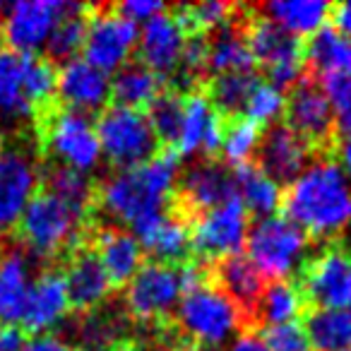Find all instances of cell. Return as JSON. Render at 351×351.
I'll return each instance as SVG.
<instances>
[{
    "label": "cell",
    "mask_w": 351,
    "mask_h": 351,
    "mask_svg": "<svg viewBox=\"0 0 351 351\" xmlns=\"http://www.w3.org/2000/svg\"><path fill=\"white\" fill-rule=\"evenodd\" d=\"M186 39L188 34L176 15L161 12V15L152 17L145 22V27L140 29V39H137L140 63L159 77L178 73Z\"/></svg>",
    "instance_id": "obj_19"
},
{
    "label": "cell",
    "mask_w": 351,
    "mask_h": 351,
    "mask_svg": "<svg viewBox=\"0 0 351 351\" xmlns=\"http://www.w3.org/2000/svg\"><path fill=\"white\" fill-rule=\"evenodd\" d=\"M99 351H132V346H128V344H118V346H111V349H99Z\"/></svg>",
    "instance_id": "obj_51"
},
{
    "label": "cell",
    "mask_w": 351,
    "mask_h": 351,
    "mask_svg": "<svg viewBox=\"0 0 351 351\" xmlns=\"http://www.w3.org/2000/svg\"><path fill=\"white\" fill-rule=\"evenodd\" d=\"M94 128L101 154L118 166V171L135 169L159 154V140L145 111L113 104L99 113Z\"/></svg>",
    "instance_id": "obj_7"
},
{
    "label": "cell",
    "mask_w": 351,
    "mask_h": 351,
    "mask_svg": "<svg viewBox=\"0 0 351 351\" xmlns=\"http://www.w3.org/2000/svg\"><path fill=\"white\" fill-rule=\"evenodd\" d=\"M308 245L311 239L306 231L284 215L258 219L245 239L250 265L263 274V279L267 277L272 282H282L306 265Z\"/></svg>",
    "instance_id": "obj_6"
},
{
    "label": "cell",
    "mask_w": 351,
    "mask_h": 351,
    "mask_svg": "<svg viewBox=\"0 0 351 351\" xmlns=\"http://www.w3.org/2000/svg\"><path fill=\"white\" fill-rule=\"evenodd\" d=\"M263 339L269 346V351H313L306 327L298 320L287 322V325L265 327Z\"/></svg>",
    "instance_id": "obj_43"
},
{
    "label": "cell",
    "mask_w": 351,
    "mask_h": 351,
    "mask_svg": "<svg viewBox=\"0 0 351 351\" xmlns=\"http://www.w3.org/2000/svg\"><path fill=\"white\" fill-rule=\"evenodd\" d=\"M34 116L27 97V53L0 51V121L20 125Z\"/></svg>",
    "instance_id": "obj_25"
},
{
    "label": "cell",
    "mask_w": 351,
    "mask_h": 351,
    "mask_svg": "<svg viewBox=\"0 0 351 351\" xmlns=\"http://www.w3.org/2000/svg\"><path fill=\"white\" fill-rule=\"evenodd\" d=\"M73 3L63 0H20L12 3L3 12V39L12 46L15 53L36 56V51L44 49L51 32L56 29L65 12L73 10Z\"/></svg>",
    "instance_id": "obj_13"
},
{
    "label": "cell",
    "mask_w": 351,
    "mask_h": 351,
    "mask_svg": "<svg viewBox=\"0 0 351 351\" xmlns=\"http://www.w3.org/2000/svg\"><path fill=\"white\" fill-rule=\"evenodd\" d=\"M332 20H335V27L341 32V34L351 36V0L349 3H339V5L332 8Z\"/></svg>",
    "instance_id": "obj_50"
},
{
    "label": "cell",
    "mask_w": 351,
    "mask_h": 351,
    "mask_svg": "<svg viewBox=\"0 0 351 351\" xmlns=\"http://www.w3.org/2000/svg\"><path fill=\"white\" fill-rule=\"evenodd\" d=\"M183 101L186 97L178 92H161L154 101L149 104V118L152 130H154L156 140L166 142L169 149H173L178 135H181V123H183Z\"/></svg>",
    "instance_id": "obj_41"
},
{
    "label": "cell",
    "mask_w": 351,
    "mask_h": 351,
    "mask_svg": "<svg viewBox=\"0 0 351 351\" xmlns=\"http://www.w3.org/2000/svg\"><path fill=\"white\" fill-rule=\"evenodd\" d=\"M41 178H44L46 193L58 197L70 210H75L87 219L94 202H97V191H94V183L87 173L70 169V166L56 164L51 169H46V173Z\"/></svg>",
    "instance_id": "obj_33"
},
{
    "label": "cell",
    "mask_w": 351,
    "mask_h": 351,
    "mask_svg": "<svg viewBox=\"0 0 351 351\" xmlns=\"http://www.w3.org/2000/svg\"><path fill=\"white\" fill-rule=\"evenodd\" d=\"M313 147L296 135L291 128L272 125L258 145V166L277 183H291L308 164H311Z\"/></svg>",
    "instance_id": "obj_22"
},
{
    "label": "cell",
    "mask_w": 351,
    "mask_h": 351,
    "mask_svg": "<svg viewBox=\"0 0 351 351\" xmlns=\"http://www.w3.org/2000/svg\"><path fill=\"white\" fill-rule=\"evenodd\" d=\"M248 320L245 313L212 282H202L186 291L176 306L178 332L197 344V349H215L234 339L239 327Z\"/></svg>",
    "instance_id": "obj_4"
},
{
    "label": "cell",
    "mask_w": 351,
    "mask_h": 351,
    "mask_svg": "<svg viewBox=\"0 0 351 351\" xmlns=\"http://www.w3.org/2000/svg\"><path fill=\"white\" fill-rule=\"evenodd\" d=\"M56 94L65 108L89 116L92 111L106 106L111 99V77L84 58H73L56 73Z\"/></svg>",
    "instance_id": "obj_18"
},
{
    "label": "cell",
    "mask_w": 351,
    "mask_h": 351,
    "mask_svg": "<svg viewBox=\"0 0 351 351\" xmlns=\"http://www.w3.org/2000/svg\"><path fill=\"white\" fill-rule=\"evenodd\" d=\"M226 351H269V346L265 344L263 335H258L255 330H245L231 339Z\"/></svg>",
    "instance_id": "obj_48"
},
{
    "label": "cell",
    "mask_w": 351,
    "mask_h": 351,
    "mask_svg": "<svg viewBox=\"0 0 351 351\" xmlns=\"http://www.w3.org/2000/svg\"><path fill=\"white\" fill-rule=\"evenodd\" d=\"M41 181L34 156L20 149L0 154V234L17 229Z\"/></svg>",
    "instance_id": "obj_15"
},
{
    "label": "cell",
    "mask_w": 351,
    "mask_h": 351,
    "mask_svg": "<svg viewBox=\"0 0 351 351\" xmlns=\"http://www.w3.org/2000/svg\"><path fill=\"white\" fill-rule=\"evenodd\" d=\"M0 154H3V140H0Z\"/></svg>",
    "instance_id": "obj_54"
},
{
    "label": "cell",
    "mask_w": 351,
    "mask_h": 351,
    "mask_svg": "<svg viewBox=\"0 0 351 351\" xmlns=\"http://www.w3.org/2000/svg\"><path fill=\"white\" fill-rule=\"evenodd\" d=\"M84 34H87V17H84V8L75 5L70 12H65L63 20L56 25L51 32L49 41H46V53L49 60H68L77 58V51L84 46Z\"/></svg>",
    "instance_id": "obj_36"
},
{
    "label": "cell",
    "mask_w": 351,
    "mask_h": 351,
    "mask_svg": "<svg viewBox=\"0 0 351 351\" xmlns=\"http://www.w3.org/2000/svg\"><path fill=\"white\" fill-rule=\"evenodd\" d=\"M303 327L313 351H344L351 346V311L313 308Z\"/></svg>",
    "instance_id": "obj_35"
},
{
    "label": "cell",
    "mask_w": 351,
    "mask_h": 351,
    "mask_svg": "<svg viewBox=\"0 0 351 351\" xmlns=\"http://www.w3.org/2000/svg\"><path fill=\"white\" fill-rule=\"evenodd\" d=\"M130 231L140 241L142 250L154 258V263L183 265L193 250L191 221L181 212H156L135 221Z\"/></svg>",
    "instance_id": "obj_17"
},
{
    "label": "cell",
    "mask_w": 351,
    "mask_h": 351,
    "mask_svg": "<svg viewBox=\"0 0 351 351\" xmlns=\"http://www.w3.org/2000/svg\"><path fill=\"white\" fill-rule=\"evenodd\" d=\"M212 274H215V287L221 289L248 317V313H253L255 303H258L260 293L265 289L263 274L243 255H234V258L215 263Z\"/></svg>",
    "instance_id": "obj_28"
},
{
    "label": "cell",
    "mask_w": 351,
    "mask_h": 351,
    "mask_svg": "<svg viewBox=\"0 0 351 351\" xmlns=\"http://www.w3.org/2000/svg\"><path fill=\"white\" fill-rule=\"evenodd\" d=\"M258 84L253 73H226L217 75L210 84V101L221 116H241L250 92Z\"/></svg>",
    "instance_id": "obj_37"
},
{
    "label": "cell",
    "mask_w": 351,
    "mask_h": 351,
    "mask_svg": "<svg viewBox=\"0 0 351 351\" xmlns=\"http://www.w3.org/2000/svg\"><path fill=\"white\" fill-rule=\"evenodd\" d=\"M236 197L234 171L217 159L195 161L178 178V212L188 221Z\"/></svg>",
    "instance_id": "obj_14"
},
{
    "label": "cell",
    "mask_w": 351,
    "mask_h": 351,
    "mask_svg": "<svg viewBox=\"0 0 351 351\" xmlns=\"http://www.w3.org/2000/svg\"><path fill=\"white\" fill-rule=\"evenodd\" d=\"M284 212L315 239H332L351 226V178L332 159L311 161L287 186Z\"/></svg>",
    "instance_id": "obj_1"
},
{
    "label": "cell",
    "mask_w": 351,
    "mask_h": 351,
    "mask_svg": "<svg viewBox=\"0 0 351 351\" xmlns=\"http://www.w3.org/2000/svg\"><path fill=\"white\" fill-rule=\"evenodd\" d=\"M287 125L313 149H325L335 137V113L325 92L311 80H301L287 97Z\"/></svg>",
    "instance_id": "obj_16"
},
{
    "label": "cell",
    "mask_w": 351,
    "mask_h": 351,
    "mask_svg": "<svg viewBox=\"0 0 351 351\" xmlns=\"http://www.w3.org/2000/svg\"><path fill=\"white\" fill-rule=\"evenodd\" d=\"M3 41H5V39H3V29H0V46H3Z\"/></svg>",
    "instance_id": "obj_52"
},
{
    "label": "cell",
    "mask_w": 351,
    "mask_h": 351,
    "mask_svg": "<svg viewBox=\"0 0 351 351\" xmlns=\"http://www.w3.org/2000/svg\"><path fill=\"white\" fill-rule=\"evenodd\" d=\"M284 106H287L284 89L274 87L272 82L258 80V84H255L253 92H250L241 116L248 118V121L255 123V125H267V123H274L279 116H282Z\"/></svg>",
    "instance_id": "obj_42"
},
{
    "label": "cell",
    "mask_w": 351,
    "mask_h": 351,
    "mask_svg": "<svg viewBox=\"0 0 351 351\" xmlns=\"http://www.w3.org/2000/svg\"><path fill=\"white\" fill-rule=\"evenodd\" d=\"M116 10L137 25V22H147V20H152V17L166 12V5L159 3V0H125V3L116 5Z\"/></svg>",
    "instance_id": "obj_45"
},
{
    "label": "cell",
    "mask_w": 351,
    "mask_h": 351,
    "mask_svg": "<svg viewBox=\"0 0 351 351\" xmlns=\"http://www.w3.org/2000/svg\"><path fill=\"white\" fill-rule=\"evenodd\" d=\"M195 265L147 263L125 287V311L140 322H164L186 291L205 282Z\"/></svg>",
    "instance_id": "obj_3"
},
{
    "label": "cell",
    "mask_w": 351,
    "mask_h": 351,
    "mask_svg": "<svg viewBox=\"0 0 351 351\" xmlns=\"http://www.w3.org/2000/svg\"><path fill=\"white\" fill-rule=\"evenodd\" d=\"M243 29L253 60L263 65V70L267 73V82L279 89L296 87L306 73L303 41L265 17L250 20Z\"/></svg>",
    "instance_id": "obj_9"
},
{
    "label": "cell",
    "mask_w": 351,
    "mask_h": 351,
    "mask_svg": "<svg viewBox=\"0 0 351 351\" xmlns=\"http://www.w3.org/2000/svg\"><path fill=\"white\" fill-rule=\"evenodd\" d=\"M234 181H236V197L245 212L260 217H272L277 207L282 205V186L274 181L272 176H267L258 164H243L234 169Z\"/></svg>",
    "instance_id": "obj_29"
},
{
    "label": "cell",
    "mask_w": 351,
    "mask_h": 351,
    "mask_svg": "<svg viewBox=\"0 0 351 351\" xmlns=\"http://www.w3.org/2000/svg\"><path fill=\"white\" fill-rule=\"evenodd\" d=\"M221 132H224V118L212 106L210 97L202 92L186 94L181 135L173 147L176 154L193 156L197 152H205L207 159H215V152L221 145Z\"/></svg>",
    "instance_id": "obj_20"
},
{
    "label": "cell",
    "mask_w": 351,
    "mask_h": 351,
    "mask_svg": "<svg viewBox=\"0 0 351 351\" xmlns=\"http://www.w3.org/2000/svg\"><path fill=\"white\" fill-rule=\"evenodd\" d=\"M84 221L87 219L82 215L70 210L58 197L39 191L27 205L25 215L17 224V234H20V243L27 253L49 260L80 248Z\"/></svg>",
    "instance_id": "obj_5"
},
{
    "label": "cell",
    "mask_w": 351,
    "mask_h": 351,
    "mask_svg": "<svg viewBox=\"0 0 351 351\" xmlns=\"http://www.w3.org/2000/svg\"><path fill=\"white\" fill-rule=\"evenodd\" d=\"M22 351H75V346L58 335H36L34 339L25 341Z\"/></svg>",
    "instance_id": "obj_47"
},
{
    "label": "cell",
    "mask_w": 351,
    "mask_h": 351,
    "mask_svg": "<svg viewBox=\"0 0 351 351\" xmlns=\"http://www.w3.org/2000/svg\"><path fill=\"white\" fill-rule=\"evenodd\" d=\"M70 311L68 289H65L63 272L58 269H44L29 284L25 311H22L20 325L34 335H46L56 325L65 320Z\"/></svg>",
    "instance_id": "obj_21"
},
{
    "label": "cell",
    "mask_w": 351,
    "mask_h": 351,
    "mask_svg": "<svg viewBox=\"0 0 351 351\" xmlns=\"http://www.w3.org/2000/svg\"><path fill=\"white\" fill-rule=\"evenodd\" d=\"M181 173V156L173 149L159 152L149 161L108 176L97 191V202L108 217L132 226L156 212H164L173 197Z\"/></svg>",
    "instance_id": "obj_2"
},
{
    "label": "cell",
    "mask_w": 351,
    "mask_h": 351,
    "mask_svg": "<svg viewBox=\"0 0 351 351\" xmlns=\"http://www.w3.org/2000/svg\"><path fill=\"white\" fill-rule=\"evenodd\" d=\"M344 351H351V346H349V349H344Z\"/></svg>",
    "instance_id": "obj_55"
},
{
    "label": "cell",
    "mask_w": 351,
    "mask_h": 351,
    "mask_svg": "<svg viewBox=\"0 0 351 351\" xmlns=\"http://www.w3.org/2000/svg\"><path fill=\"white\" fill-rule=\"evenodd\" d=\"M303 308H306V298L301 293V287L289 279H282L263 289L253 308V317L265 327L287 325V322H296Z\"/></svg>",
    "instance_id": "obj_34"
},
{
    "label": "cell",
    "mask_w": 351,
    "mask_h": 351,
    "mask_svg": "<svg viewBox=\"0 0 351 351\" xmlns=\"http://www.w3.org/2000/svg\"><path fill=\"white\" fill-rule=\"evenodd\" d=\"M306 303L322 311H351V248L330 243L313 255L301 272Z\"/></svg>",
    "instance_id": "obj_10"
},
{
    "label": "cell",
    "mask_w": 351,
    "mask_h": 351,
    "mask_svg": "<svg viewBox=\"0 0 351 351\" xmlns=\"http://www.w3.org/2000/svg\"><path fill=\"white\" fill-rule=\"evenodd\" d=\"M265 20L274 22L293 36L315 34L330 20L332 5L322 0H272L263 5Z\"/></svg>",
    "instance_id": "obj_31"
},
{
    "label": "cell",
    "mask_w": 351,
    "mask_h": 351,
    "mask_svg": "<svg viewBox=\"0 0 351 351\" xmlns=\"http://www.w3.org/2000/svg\"><path fill=\"white\" fill-rule=\"evenodd\" d=\"M22 346H25L22 327L0 322V351H22Z\"/></svg>",
    "instance_id": "obj_49"
},
{
    "label": "cell",
    "mask_w": 351,
    "mask_h": 351,
    "mask_svg": "<svg viewBox=\"0 0 351 351\" xmlns=\"http://www.w3.org/2000/svg\"><path fill=\"white\" fill-rule=\"evenodd\" d=\"M303 58L306 68L320 77L351 73V36L341 34L337 27H320L303 44Z\"/></svg>",
    "instance_id": "obj_27"
},
{
    "label": "cell",
    "mask_w": 351,
    "mask_h": 351,
    "mask_svg": "<svg viewBox=\"0 0 351 351\" xmlns=\"http://www.w3.org/2000/svg\"><path fill=\"white\" fill-rule=\"evenodd\" d=\"M234 5L229 3H219V0H205V3H195V5H181L176 17L186 29V34H215L221 27L234 22Z\"/></svg>",
    "instance_id": "obj_39"
},
{
    "label": "cell",
    "mask_w": 351,
    "mask_h": 351,
    "mask_svg": "<svg viewBox=\"0 0 351 351\" xmlns=\"http://www.w3.org/2000/svg\"><path fill=\"white\" fill-rule=\"evenodd\" d=\"M322 92L335 113V121L341 123V128L351 125V73L330 75L322 77Z\"/></svg>",
    "instance_id": "obj_44"
},
{
    "label": "cell",
    "mask_w": 351,
    "mask_h": 351,
    "mask_svg": "<svg viewBox=\"0 0 351 351\" xmlns=\"http://www.w3.org/2000/svg\"><path fill=\"white\" fill-rule=\"evenodd\" d=\"M41 145L63 166L89 173L101 161L97 128L92 118L73 108H49L41 116Z\"/></svg>",
    "instance_id": "obj_8"
},
{
    "label": "cell",
    "mask_w": 351,
    "mask_h": 351,
    "mask_svg": "<svg viewBox=\"0 0 351 351\" xmlns=\"http://www.w3.org/2000/svg\"><path fill=\"white\" fill-rule=\"evenodd\" d=\"M80 339L89 351L99 349H111V346L125 344L123 335H125V320L121 313L113 311H97L84 313L82 322H80Z\"/></svg>",
    "instance_id": "obj_38"
},
{
    "label": "cell",
    "mask_w": 351,
    "mask_h": 351,
    "mask_svg": "<svg viewBox=\"0 0 351 351\" xmlns=\"http://www.w3.org/2000/svg\"><path fill=\"white\" fill-rule=\"evenodd\" d=\"M260 137L263 135H260L258 125L243 116H236L229 123H224L219 149L224 154L226 164H234V166L250 164V156L258 152Z\"/></svg>",
    "instance_id": "obj_40"
},
{
    "label": "cell",
    "mask_w": 351,
    "mask_h": 351,
    "mask_svg": "<svg viewBox=\"0 0 351 351\" xmlns=\"http://www.w3.org/2000/svg\"><path fill=\"white\" fill-rule=\"evenodd\" d=\"M332 147H335L339 169L351 178V125L341 128V130L332 137Z\"/></svg>",
    "instance_id": "obj_46"
},
{
    "label": "cell",
    "mask_w": 351,
    "mask_h": 351,
    "mask_svg": "<svg viewBox=\"0 0 351 351\" xmlns=\"http://www.w3.org/2000/svg\"><path fill=\"white\" fill-rule=\"evenodd\" d=\"M92 253L99 258L113 287L130 282L137 274V269L142 267V258H145V250H142L140 241L132 236V231L113 224L97 229L92 239Z\"/></svg>",
    "instance_id": "obj_24"
},
{
    "label": "cell",
    "mask_w": 351,
    "mask_h": 351,
    "mask_svg": "<svg viewBox=\"0 0 351 351\" xmlns=\"http://www.w3.org/2000/svg\"><path fill=\"white\" fill-rule=\"evenodd\" d=\"M63 279L65 289H68L70 306L80 313L97 311L111 296V279L104 272L99 258L89 248H77L70 253Z\"/></svg>",
    "instance_id": "obj_23"
},
{
    "label": "cell",
    "mask_w": 351,
    "mask_h": 351,
    "mask_svg": "<svg viewBox=\"0 0 351 351\" xmlns=\"http://www.w3.org/2000/svg\"><path fill=\"white\" fill-rule=\"evenodd\" d=\"M32 274L27 253L10 248L0 255V322L17 325L22 320Z\"/></svg>",
    "instance_id": "obj_26"
},
{
    "label": "cell",
    "mask_w": 351,
    "mask_h": 351,
    "mask_svg": "<svg viewBox=\"0 0 351 351\" xmlns=\"http://www.w3.org/2000/svg\"><path fill=\"white\" fill-rule=\"evenodd\" d=\"M164 77L152 73L142 63H128L116 70L111 77V97L118 106L137 108L149 106L161 92H164Z\"/></svg>",
    "instance_id": "obj_32"
},
{
    "label": "cell",
    "mask_w": 351,
    "mask_h": 351,
    "mask_svg": "<svg viewBox=\"0 0 351 351\" xmlns=\"http://www.w3.org/2000/svg\"><path fill=\"white\" fill-rule=\"evenodd\" d=\"M195 351H215V349H195Z\"/></svg>",
    "instance_id": "obj_53"
},
{
    "label": "cell",
    "mask_w": 351,
    "mask_h": 351,
    "mask_svg": "<svg viewBox=\"0 0 351 351\" xmlns=\"http://www.w3.org/2000/svg\"><path fill=\"white\" fill-rule=\"evenodd\" d=\"M248 212L239 197L191 219V243L202 260L219 263L234 258L248 239Z\"/></svg>",
    "instance_id": "obj_12"
},
{
    "label": "cell",
    "mask_w": 351,
    "mask_h": 351,
    "mask_svg": "<svg viewBox=\"0 0 351 351\" xmlns=\"http://www.w3.org/2000/svg\"><path fill=\"white\" fill-rule=\"evenodd\" d=\"M253 63L245 29L236 20L215 32L212 39H207V70L215 75L253 73Z\"/></svg>",
    "instance_id": "obj_30"
},
{
    "label": "cell",
    "mask_w": 351,
    "mask_h": 351,
    "mask_svg": "<svg viewBox=\"0 0 351 351\" xmlns=\"http://www.w3.org/2000/svg\"><path fill=\"white\" fill-rule=\"evenodd\" d=\"M140 27L123 17L116 8H97L87 17L84 34V60L104 73H116L128 65L132 51L137 49Z\"/></svg>",
    "instance_id": "obj_11"
}]
</instances>
